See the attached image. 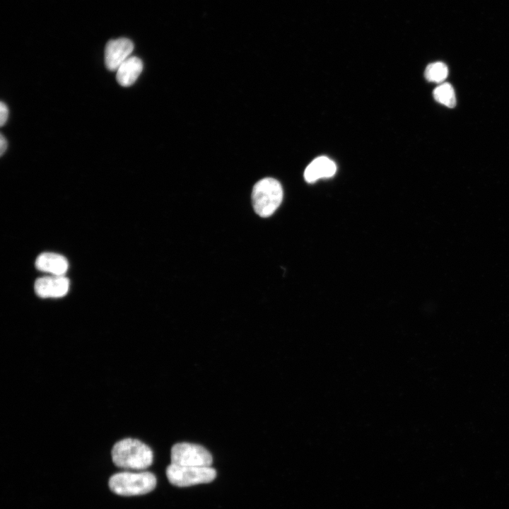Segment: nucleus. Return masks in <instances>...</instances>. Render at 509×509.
Returning <instances> with one entry per match:
<instances>
[{"mask_svg": "<svg viewBox=\"0 0 509 509\" xmlns=\"http://www.w3.org/2000/svg\"><path fill=\"white\" fill-rule=\"evenodd\" d=\"M34 288L40 298H62L69 291V280L64 276H44L35 281Z\"/></svg>", "mask_w": 509, "mask_h": 509, "instance_id": "nucleus-7", "label": "nucleus"}, {"mask_svg": "<svg viewBox=\"0 0 509 509\" xmlns=\"http://www.w3.org/2000/svg\"><path fill=\"white\" fill-rule=\"evenodd\" d=\"M35 267L44 272L55 276H64L68 270L69 263L62 255L53 252L40 254L35 260Z\"/></svg>", "mask_w": 509, "mask_h": 509, "instance_id": "nucleus-8", "label": "nucleus"}, {"mask_svg": "<svg viewBox=\"0 0 509 509\" xmlns=\"http://www.w3.org/2000/svg\"><path fill=\"white\" fill-rule=\"evenodd\" d=\"M433 97L436 101L448 107H454L456 98L452 86L448 83H443L433 90Z\"/></svg>", "mask_w": 509, "mask_h": 509, "instance_id": "nucleus-11", "label": "nucleus"}, {"mask_svg": "<svg viewBox=\"0 0 509 509\" xmlns=\"http://www.w3.org/2000/svg\"><path fill=\"white\" fill-rule=\"evenodd\" d=\"M142 70V61L136 57H129L117 69V81L122 86H130L135 83Z\"/></svg>", "mask_w": 509, "mask_h": 509, "instance_id": "nucleus-10", "label": "nucleus"}, {"mask_svg": "<svg viewBox=\"0 0 509 509\" xmlns=\"http://www.w3.org/2000/svg\"><path fill=\"white\" fill-rule=\"evenodd\" d=\"M337 170L335 163L329 158L320 156L314 159L305 168V180L308 182H314L321 178L333 176Z\"/></svg>", "mask_w": 509, "mask_h": 509, "instance_id": "nucleus-9", "label": "nucleus"}, {"mask_svg": "<svg viewBox=\"0 0 509 509\" xmlns=\"http://www.w3.org/2000/svg\"><path fill=\"white\" fill-rule=\"evenodd\" d=\"M447 66L440 62L428 64L425 70V76L431 82L441 83L447 77Z\"/></svg>", "mask_w": 509, "mask_h": 509, "instance_id": "nucleus-12", "label": "nucleus"}, {"mask_svg": "<svg viewBox=\"0 0 509 509\" xmlns=\"http://www.w3.org/2000/svg\"><path fill=\"white\" fill-rule=\"evenodd\" d=\"M110 490L119 496H132L148 493L156 486V477L149 472H122L109 479Z\"/></svg>", "mask_w": 509, "mask_h": 509, "instance_id": "nucleus-2", "label": "nucleus"}, {"mask_svg": "<svg viewBox=\"0 0 509 509\" xmlns=\"http://www.w3.org/2000/svg\"><path fill=\"white\" fill-rule=\"evenodd\" d=\"M166 476L172 485L185 487L212 481L216 476V470L209 467L180 466L170 464Z\"/></svg>", "mask_w": 509, "mask_h": 509, "instance_id": "nucleus-4", "label": "nucleus"}, {"mask_svg": "<svg viewBox=\"0 0 509 509\" xmlns=\"http://www.w3.org/2000/svg\"><path fill=\"white\" fill-rule=\"evenodd\" d=\"M134 49L133 42L122 37L110 40L105 49V64L110 71H117L119 66L130 57Z\"/></svg>", "mask_w": 509, "mask_h": 509, "instance_id": "nucleus-6", "label": "nucleus"}, {"mask_svg": "<svg viewBox=\"0 0 509 509\" xmlns=\"http://www.w3.org/2000/svg\"><path fill=\"white\" fill-rule=\"evenodd\" d=\"M283 189L280 182L272 177L259 180L253 187L252 202L255 211L261 217L272 215L281 204Z\"/></svg>", "mask_w": 509, "mask_h": 509, "instance_id": "nucleus-3", "label": "nucleus"}, {"mask_svg": "<svg viewBox=\"0 0 509 509\" xmlns=\"http://www.w3.org/2000/svg\"><path fill=\"white\" fill-rule=\"evenodd\" d=\"M8 117V108L7 105L4 103H0V125L3 127L7 121Z\"/></svg>", "mask_w": 509, "mask_h": 509, "instance_id": "nucleus-13", "label": "nucleus"}, {"mask_svg": "<svg viewBox=\"0 0 509 509\" xmlns=\"http://www.w3.org/2000/svg\"><path fill=\"white\" fill-rule=\"evenodd\" d=\"M7 148V141L3 134L0 136V156H2Z\"/></svg>", "mask_w": 509, "mask_h": 509, "instance_id": "nucleus-14", "label": "nucleus"}, {"mask_svg": "<svg viewBox=\"0 0 509 509\" xmlns=\"http://www.w3.org/2000/svg\"><path fill=\"white\" fill-rule=\"evenodd\" d=\"M171 464L180 466L209 467L213 462L210 452L201 445L178 443L171 448Z\"/></svg>", "mask_w": 509, "mask_h": 509, "instance_id": "nucleus-5", "label": "nucleus"}, {"mask_svg": "<svg viewBox=\"0 0 509 509\" xmlns=\"http://www.w3.org/2000/svg\"><path fill=\"white\" fill-rule=\"evenodd\" d=\"M111 456L117 467L135 471L147 469L153 460L152 450L146 443L132 438H126L115 443Z\"/></svg>", "mask_w": 509, "mask_h": 509, "instance_id": "nucleus-1", "label": "nucleus"}]
</instances>
